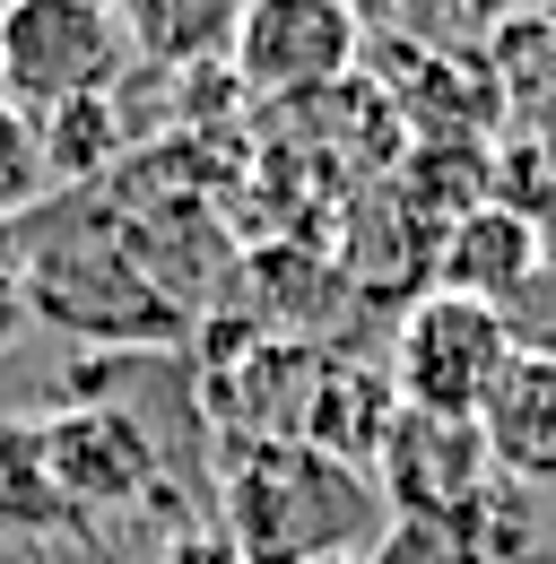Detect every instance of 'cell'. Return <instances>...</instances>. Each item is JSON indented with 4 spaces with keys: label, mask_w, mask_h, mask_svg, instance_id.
<instances>
[{
    "label": "cell",
    "mask_w": 556,
    "mask_h": 564,
    "mask_svg": "<svg viewBox=\"0 0 556 564\" xmlns=\"http://www.w3.org/2000/svg\"><path fill=\"white\" fill-rule=\"evenodd\" d=\"M217 539L235 564H348L392 521L365 469L313 443H226L217 452Z\"/></svg>",
    "instance_id": "cell-1"
},
{
    "label": "cell",
    "mask_w": 556,
    "mask_h": 564,
    "mask_svg": "<svg viewBox=\"0 0 556 564\" xmlns=\"http://www.w3.org/2000/svg\"><path fill=\"white\" fill-rule=\"evenodd\" d=\"M513 322L479 304V295H452V286H426L400 304V330H392V391L400 409H435V417H479L495 400V382L513 373Z\"/></svg>",
    "instance_id": "cell-2"
},
{
    "label": "cell",
    "mask_w": 556,
    "mask_h": 564,
    "mask_svg": "<svg viewBox=\"0 0 556 564\" xmlns=\"http://www.w3.org/2000/svg\"><path fill=\"white\" fill-rule=\"evenodd\" d=\"M131 62L114 0H0V96L18 113H62L87 96H114Z\"/></svg>",
    "instance_id": "cell-3"
},
{
    "label": "cell",
    "mask_w": 556,
    "mask_h": 564,
    "mask_svg": "<svg viewBox=\"0 0 556 564\" xmlns=\"http://www.w3.org/2000/svg\"><path fill=\"white\" fill-rule=\"evenodd\" d=\"M365 53V18L348 0H244L226 70L244 96H322Z\"/></svg>",
    "instance_id": "cell-4"
},
{
    "label": "cell",
    "mask_w": 556,
    "mask_h": 564,
    "mask_svg": "<svg viewBox=\"0 0 556 564\" xmlns=\"http://www.w3.org/2000/svg\"><path fill=\"white\" fill-rule=\"evenodd\" d=\"M495 452H487L479 417H435V409H400L383 452H374V495L400 521H461L479 495H495Z\"/></svg>",
    "instance_id": "cell-5"
},
{
    "label": "cell",
    "mask_w": 556,
    "mask_h": 564,
    "mask_svg": "<svg viewBox=\"0 0 556 564\" xmlns=\"http://www.w3.org/2000/svg\"><path fill=\"white\" fill-rule=\"evenodd\" d=\"M35 434H44V469H53L70 512L78 503L87 512H114V503H139V495L157 487V452H148L139 417H122V409H62V417H44Z\"/></svg>",
    "instance_id": "cell-6"
},
{
    "label": "cell",
    "mask_w": 556,
    "mask_h": 564,
    "mask_svg": "<svg viewBox=\"0 0 556 564\" xmlns=\"http://www.w3.org/2000/svg\"><path fill=\"white\" fill-rule=\"evenodd\" d=\"M539 252H548V235H539L522 209L479 200L470 217H452V226H443V243H435V286L479 295V304L504 313V295H522V286L539 279Z\"/></svg>",
    "instance_id": "cell-7"
},
{
    "label": "cell",
    "mask_w": 556,
    "mask_h": 564,
    "mask_svg": "<svg viewBox=\"0 0 556 564\" xmlns=\"http://www.w3.org/2000/svg\"><path fill=\"white\" fill-rule=\"evenodd\" d=\"M487 452L504 478H556V348H522L513 373L479 409Z\"/></svg>",
    "instance_id": "cell-8"
},
{
    "label": "cell",
    "mask_w": 556,
    "mask_h": 564,
    "mask_svg": "<svg viewBox=\"0 0 556 564\" xmlns=\"http://www.w3.org/2000/svg\"><path fill=\"white\" fill-rule=\"evenodd\" d=\"M114 18H122L131 53L165 62V70H192V62H226L244 0H114Z\"/></svg>",
    "instance_id": "cell-9"
},
{
    "label": "cell",
    "mask_w": 556,
    "mask_h": 564,
    "mask_svg": "<svg viewBox=\"0 0 556 564\" xmlns=\"http://www.w3.org/2000/svg\"><path fill=\"white\" fill-rule=\"evenodd\" d=\"M0 521H18V530L70 521L62 487H53V469H44V434H35V425H9V417H0Z\"/></svg>",
    "instance_id": "cell-10"
},
{
    "label": "cell",
    "mask_w": 556,
    "mask_h": 564,
    "mask_svg": "<svg viewBox=\"0 0 556 564\" xmlns=\"http://www.w3.org/2000/svg\"><path fill=\"white\" fill-rule=\"evenodd\" d=\"M122 113H114V96H87V105H62V113H44V165H53V183H87V174H105L114 165V131Z\"/></svg>",
    "instance_id": "cell-11"
},
{
    "label": "cell",
    "mask_w": 556,
    "mask_h": 564,
    "mask_svg": "<svg viewBox=\"0 0 556 564\" xmlns=\"http://www.w3.org/2000/svg\"><path fill=\"white\" fill-rule=\"evenodd\" d=\"M44 192H53V165H44V122L35 113H18L9 96H0V217L18 226V217L44 209Z\"/></svg>",
    "instance_id": "cell-12"
},
{
    "label": "cell",
    "mask_w": 556,
    "mask_h": 564,
    "mask_svg": "<svg viewBox=\"0 0 556 564\" xmlns=\"http://www.w3.org/2000/svg\"><path fill=\"white\" fill-rule=\"evenodd\" d=\"M365 564H479V547L452 530V521H383L374 530V547H365Z\"/></svg>",
    "instance_id": "cell-13"
},
{
    "label": "cell",
    "mask_w": 556,
    "mask_h": 564,
    "mask_svg": "<svg viewBox=\"0 0 556 564\" xmlns=\"http://www.w3.org/2000/svg\"><path fill=\"white\" fill-rule=\"evenodd\" d=\"M461 9H470L479 26H495V35H504V26H539V18H556V0H461Z\"/></svg>",
    "instance_id": "cell-14"
},
{
    "label": "cell",
    "mask_w": 556,
    "mask_h": 564,
    "mask_svg": "<svg viewBox=\"0 0 556 564\" xmlns=\"http://www.w3.org/2000/svg\"><path fill=\"white\" fill-rule=\"evenodd\" d=\"M18 322H26V286H18V279H0V348L18 339Z\"/></svg>",
    "instance_id": "cell-15"
},
{
    "label": "cell",
    "mask_w": 556,
    "mask_h": 564,
    "mask_svg": "<svg viewBox=\"0 0 556 564\" xmlns=\"http://www.w3.org/2000/svg\"><path fill=\"white\" fill-rule=\"evenodd\" d=\"M0 279H18V226L0 217Z\"/></svg>",
    "instance_id": "cell-16"
},
{
    "label": "cell",
    "mask_w": 556,
    "mask_h": 564,
    "mask_svg": "<svg viewBox=\"0 0 556 564\" xmlns=\"http://www.w3.org/2000/svg\"><path fill=\"white\" fill-rule=\"evenodd\" d=\"M348 9H356V18H365V0H348Z\"/></svg>",
    "instance_id": "cell-17"
}]
</instances>
